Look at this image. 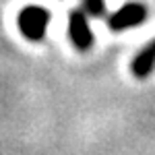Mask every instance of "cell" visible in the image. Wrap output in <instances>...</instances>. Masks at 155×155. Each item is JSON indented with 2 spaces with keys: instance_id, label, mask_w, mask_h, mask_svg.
Listing matches in <instances>:
<instances>
[{
  "instance_id": "1",
  "label": "cell",
  "mask_w": 155,
  "mask_h": 155,
  "mask_svg": "<svg viewBox=\"0 0 155 155\" xmlns=\"http://www.w3.org/2000/svg\"><path fill=\"white\" fill-rule=\"evenodd\" d=\"M48 23H50V11L44 6H25L17 19L19 31L29 41H41L46 35Z\"/></svg>"
},
{
  "instance_id": "2",
  "label": "cell",
  "mask_w": 155,
  "mask_h": 155,
  "mask_svg": "<svg viewBox=\"0 0 155 155\" xmlns=\"http://www.w3.org/2000/svg\"><path fill=\"white\" fill-rule=\"evenodd\" d=\"M68 37L74 44V48L81 52H87L93 46V33L89 29V21L83 8H74L68 15Z\"/></svg>"
},
{
  "instance_id": "3",
  "label": "cell",
  "mask_w": 155,
  "mask_h": 155,
  "mask_svg": "<svg viewBox=\"0 0 155 155\" xmlns=\"http://www.w3.org/2000/svg\"><path fill=\"white\" fill-rule=\"evenodd\" d=\"M145 19H147V6L141 4V2H128L110 17L107 25L114 33H118V31H124L128 27L141 25Z\"/></svg>"
},
{
  "instance_id": "4",
  "label": "cell",
  "mask_w": 155,
  "mask_h": 155,
  "mask_svg": "<svg viewBox=\"0 0 155 155\" xmlns=\"http://www.w3.org/2000/svg\"><path fill=\"white\" fill-rule=\"evenodd\" d=\"M153 68H155V39L149 41V44L132 58V64H130V71L137 79H145Z\"/></svg>"
},
{
  "instance_id": "5",
  "label": "cell",
  "mask_w": 155,
  "mask_h": 155,
  "mask_svg": "<svg viewBox=\"0 0 155 155\" xmlns=\"http://www.w3.org/2000/svg\"><path fill=\"white\" fill-rule=\"evenodd\" d=\"M83 11L89 17H104L106 15V0H83Z\"/></svg>"
}]
</instances>
